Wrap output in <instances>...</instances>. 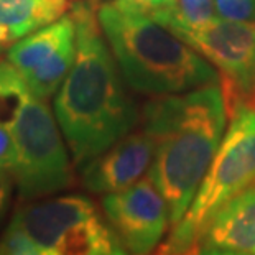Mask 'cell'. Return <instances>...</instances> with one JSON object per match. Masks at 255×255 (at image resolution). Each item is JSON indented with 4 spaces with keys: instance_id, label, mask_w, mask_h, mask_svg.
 Wrapping results in <instances>:
<instances>
[{
    "instance_id": "obj_9",
    "label": "cell",
    "mask_w": 255,
    "mask_h": 255,
    "mask_svg": "<svg viewBox=\"0 0 255 255\" xmlns=\"http://www.w3.org/2000/svg\"><path fill=\"white\" fill-rule=\"evenodd\" d=\"M101 209L130 255H151L171 226L170 209L151 175L104 194Z\"/></svg>"
},
{
    "instance_id": "obj_2",
    "label": "cell",
    "mask_w": 255,
    "mask_h": 255,
    "mask_svg": "<svg viewBox=\"0 0 255 255\" xmlns=\"http://www.w3.org/2000/svg\"><path fill=\"white\" fill-rule=\"evenodd\" d=\"M142 121L156 138L150 175L166 201L173 227L191 206L226 133L229 109L222 84L156 96L145 106Z\"/></svg>"
},
{
    "instance_id": "obj_5",
    "label": "cell",
    "mask_w": 255,
    "mask_h": 255,
    "mask_svg": "<svg viewBox=\"0 0 255 255\" xmlns=\"http://www.w3.org/2000/svg\"><path fill=\"white\" fill-rule=\"evenodd\" d=\"M254 183L255 106L237 101L229 107V126L191 206L155 255H198L214 214Z\"/></svg>"
},
{
    "instance_id": "obj_7",
    "label": "cell",
    "mask_w": 255,
    "mask_h": 255,
    "mask_svg": "<svg viewBox=\"0 0 255 255\" xmlns=\"http://www.w3.org/2000/svg\"><path fill=\"white\" fill-rule=\"evenodd\" d=\"M221 74L227 109L255 94V21L213 18L198 28H170Z\"/></svg>"
},
{
    "instance_id": "obj_20",
    "label": "cell",
    "mask_w": 255,
    "mask_h": 255,
    "mask_svg": "<svg viewBox=\"0 0 255 255\" xmlns=\"http://www.w3.org/2000/svg\"><path fill=\"white\" fill-rule=\"evenodd\" d=\"M8 45H13V40L10 36L8 30L3 25H0V53H2Z\"/></svg>"
},
{
    "instance_id": "obj_18",
    "label": "cell",
    "mask_w": 255,
    "mask_h": 255,
    "mask_svg": "<svg viewBox=\"0 0 255 255\" xmlns=\"http://www.w3.org/2000/svg\"><path fill=\"white\" fill-rule=\"evenodd\" d=\"M15 161V140L12 130L0 127V171H10Z\"/></svg>"
},
{
    "instance_id": "obj_4",
    "label": "cell",
    "mask_w": 255,
    "mask_h": 255,
    "mask_svg": "<svg viewBox=\"0 0 255 255\" xmlns=\"http://www.w3.org/2000/svg\"><path fill=\"white\" fill-rule=\"evenodd\" d=\"M0 255H130L89 196L20 201L0 234Z\"/></svg>"
},
{
    "instance_id": "obj_11",
    "label": "cell",
    "mask_w": 255,
    "mask_h": 255,
    "mask_svg": "<svg viewBox=\"0 0 255 255\" xmlns=\"http://www.w3.org/2000/svg\"><path fill=\"white\" fill-rule=\"evenodd\" d=\"M255 255V183L214 214L203 234V247Z\"/></svg>"
},
{
    "instance_id": "obj_10",
    "label": "cell",
    "mask_w": 255,
    "mask_h": 255,
    "mask_svg": "<svg viewBox=\"0 0 255 255\" xmlns=\"http://www.w3.org/2000/svg\"><path fill=\"white\" fill-rule=\"evenodd\" d=\"M156 138L143 126L79 168L81 184L92 194L122 191L142 180L153 165Z\"/></svg>"
},
{
    "instance_id": "obj_1",
    "label": "cell",
    "mask_w": 255,
    "mask_h": 255,
    "mask_svg": "<svg viewBox=\"0 0 255 255\" xmlns=\"http://www.w3.org/2000/svg\"><path fill=\"white\" fill-rule=\"evenodd\" d=\"M76 58L55 99V116L74 166H84L138 124V109L124 84L91 0H74Z\"/></svg>"
},
{
    "instance_id": "obj_3",
    "label": "cell",
    "mask_w": 255,
    "mask_h": 255,
    "mask_svg": "<svg viewBox=\"0 0 255 255\" xmlns=\"http://www.w3.org/2000/svg\"><path fill=\"white\" fill-rule=\"evenodd\" d=\"M97 18L126 83L150 96H171L221 83L208 59L160 21L114 2Z\"/></svg>"
},
{
    "instance_id": "obj_15",
    "label": "cell",
    "mask_w": 255,
    "mask_h": 255,
    "mask_svg": "<svg viewBox=\"0 0 255 255\" xmlns=\"http://www.w3.org/2000/svg\"><path fill=\"white\" fill-rule=\"evenodd\" d=\"M119 5L165 23L176 13L178 0H116Z\"/></svg>"
},
{
    "instance_id": "obj_13",
    "label": "cell",
    "mask_w": 255,
    "mask_h": 255,
    "mask_svg": "<svg viewBox=\"0 0 255 255\" xmlns=\"http://www.w3.org/2000/svg\"><path fill=\"white\" fill-rule=\"evenodd\" d=\"M35 99L20 71L8 59L0 61V127L12 130L25 107Z\"/></svg>"
},
{
    "instance_id": "obj_17",
    "label": "cell",
    "mask_w": 255,
    "mask_h": 255,
    "mask_svg": "<svg viewBox=\"0 0 255 255\" xmlns=\"http://www.w3.org/2000/svg\"><path fill=\"white\" fill-rule=\"evenodd\" d=\"M15 181L10 171H0V227L7 219L8 211L12 208Z\"/></svg>"
},
{
    "instance_id": "obj_6",
    "label": "cell",
    "mask_w": 255,
    "mask_h": 255,
    "mask_svg": "<svg viewBox=\"0 0 255 255\" xmlns=\"http://www.w3.org/2000/svg\"><path fill=\"white\" fill-rule=\"evenodd\" d=\"M12 133L15 161L10 173L18 201L53 196L73 186V158L46 101L35 97L21 112Z\"/></svg>"
},
{
    "instance_id": "obj_19",
    "label": "cell",
    "mask_w": 255,
    "mask_h": 255,
    "mask_svg": "<svg viewBox=\"0 0 255 255\" xmlns=\"http://www.w3.org/2000/svg\"><path fill=\"white\" fill-rule=\"evenodd\" d=\"M198 255H251V254H244L237 251H231V249H221V247H201V251Z\"/></svg>"
},
{
    "instance_id": "obj_8",
    "label": "cell",
    "mask_w": 255,
    "mask_h": 255,
    "mask_svg": "<svg viewBox=\"0 0 255 255\" xmlns=\"http://www.w3.org/2000/svg\"><path fill=\"white\" fill-rule=\"evenodd\" d=\"M76 58V21L63 15L35 33L15 41L7 59L23 76L36 99L48 101L61 88Z\"/></svg>"
},
{
    "instance_id": "obj_14",
    "label": "cell",
    "mask_w": 255,
    "mask_h": 255,
    "mask_svg": "<svg viewBox=\"0 0 255 255\" xmlns=\"http://www.w3.org/2000/svg\"><path fill=\"white\" fill-rule=\"evenodd\" d=\"M216 18L214 0H178L176 13L166 20V28H198Z\"/></svg>"
},
{
    "instance_id": "obj_12",
    "label": "cell",
    "mask_w": 255,
    "mask_h": 255,
    "mask_svg": "<svg viewBox=\"0 0 255 255\" xmlns=\"http://www.w3.org/2000/svg\"><path fill=\"white\" fill-rule=\"evenodd\" d=\"M73 3V0H0V25L15 43L61 18Z\"/></svg>"
},
{
    "instance_id": "obj_16",
    "label": "cell",
    "mask_w": 255,
    "mask_h": 255,
    "mask_svg": "<svg viewBox=\"0 0 255 255\" xmlns=\"http://www.w3.org/2000/svg\"><path fill=\"white\" fill-rule=\"evenodd\" d=\"M216 17L231 21H255V0H214Z\"/></svg>"
}]
</instances>
